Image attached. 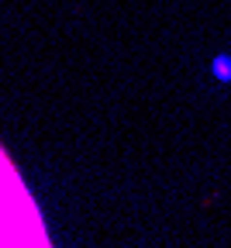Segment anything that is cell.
<instances>
[{
  "label": "cell",
  "mask_w": 231,
  "mask_h": 248,
  "mask_svg": "<svg viewBox=\"0 0 231 248\" xmlns=\"http://www.w3.org/2000/svg\"><path fill=\"white\" fill-rule=\"evenodd\" d=\"M211 73L217 83H231V52H217L211 59Z\"/></svg>",
  "instance_id": "6da1fadb"
}]
</instances>
